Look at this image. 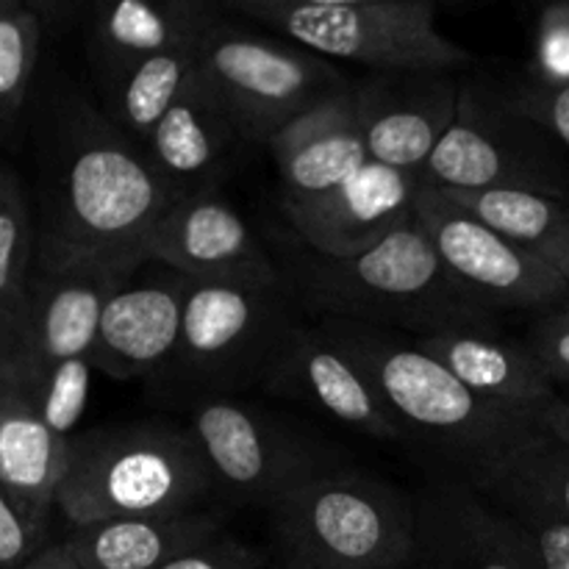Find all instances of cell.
I'll return each instance as SVG.
<instances>
[{
	"label": "cell",
	"mask_w": 569,
	"mask_h": 569,
	"mask_svg": "<svg viewBox=\"0 0 569 569\" xmlns=\"http://www.w3.org/2000/svg\"><path fill=\"white\" fill-rule=\"evenodd\" d=\"M28 122L37 270L128 278L148 264V239L172 203L148 159L59 67L33 89Z\"/></svg>",
	"instance_id": "obj_1"
},
{
	"label": "cell",
	"mask_w": 569,
	"mask_h": 569,
	"mask_svg": "<svg viewBox=\"0 0 569 569\" xmlns=\"http://www.w3.org/2000/svg\"><path fill=\"white\" fill-rule=\"evenodd\" d=\"M320 328L370 372L406 439L445 461V478L478 489L526 445L565 433V417L506 409L476 395L409 333L348 320H322Z\"/></svg>",
	"instance_id": "obj_2"
},
{
	"label": "cell",
	"mask_w": 569,
	"mask_h": 569,
	"mask_svg": "<svg viewBox=\"0 0 569 569\" xmlns=\"http://www.w3.org/2000/svg\"><path fill=\"white\" fill-rule=\"evenodd\" d=\"M292 295L322 320L420 333L456 326H492V311L470 298L439 261L426 228L406 222L376 248L337 259L283 244Z\"/></svg>",
	"instance_id": "obj_3"
},
{
	"label": "cell",
	"mask_w": 569,
	"mask_h": 569,
	"mask_svg": "<svg viewBox=\"0 0 569 569\" xmlns=\"http://www.w3.org/2000/svg\"><path fill=\"white\" fill-rule=\"evenodd\" d=\"M211 492V472L189 428L137 422L72 439L56 506L72 528H83L203 509Z\"/></svg>",
	"instance_id": "obj_4"
},
{
	"label": "cell",
	"mask_w": 569,
	"mask_h": 569,
	"mask_svg": "<svg viewBox=\"0 0 569 569\" xmlns=\"http://www.w3.org/2000/svg\"><path fill=\"white\" fill-rule=\"evenodd\" d=\"M270 515L289 569H403L415 556V500L359 472L306 478Z\"/></svg>",
	"instance_id": "obj_5"
},
{
	"label": "cell",
	"mask_w": 569,
	"mask_h": 569,
	"mask_svg": "<svg viewBox=\"0 0 569 569\" xmlns=\"http://www.w3.org/2000/svg\"><path fill=\"white\" fill-rule=\"evenodd\" d=\"M231 9L372 76L465 72L472 64L470 50L437 31V6L428 0H233Z\"/></svg>",
	"instance_id": "obj_6"
},
{
	"label": "cell",
	"mask_w": 569,
	"mask_h": 569,
	"mask_svg": "<svg viewBox=\"0 0 569 569\" xmlns=\"http://www.w3.org/2000/svg\"><path fill=\"white\" fill-rule=\"evenodd\" d=\"M298 326L287 281H187L181 348L170 370L203 389V398H226L264 381Z\"/></svg>",
	"instance_id": "obj_7"
},
{
	"label": "cell",
	"mask_w": 569,
	"mask_h": 569,
	"mask_svg": "<svg viewBox=\"0 0 569 569\" xmlns=\"http://www.w3.org/2000/svg\"><path fill=\"white\" fill-rule=\"evenodd\" d=\"M422 187L476 192V189H528L569 198V170L556 139L522 117L506 92L465 81L459 111L420 170Z\"/></svg>",
	"instance_id": "obj_8"
},
{
	"label": "cell",
	"mask_w": 569,
	"mask_h": 569,
	"mask_svg": "<svg viewBox=\"0 0 569 569\" xmlns=\"http://www.w3.org/2000/svg\"><path fill=\"white\" fill-rule=\"evenodd\" d=\"M200 72L231 117L239 139L264 148L311 106L350 87L322 56L295 42L239 31L228 22H220L206 39Z\"/></svg>",
	"instance_id": "obj_9"
},
{
	"label": "cell",
	"mask_w": 569,
	"mask_h": 569,
	"mask_svg": "<svg viewBox=\"0 0 569 569\" xmlns=\"http://www.w3.org/2000/svg\"><path fill=\"white\" fill-rule=\"evenodd\" d=\"M456 283L487 311H550L569 303V278L553 261L483 226L445 192L422 187L415 209Z\"/></svg>",
	"instance_id": "obj_10"
},
{
	"label": "cell",
	"mask_w": 569,
	"mask_h": 569,
	"mask_svg": "<svg viewBox=\"0 0 569 569\" xmlns=\"http://www.w3.org/2000/svg\"><path fill=\"white\" fill-rule=\"evenodd\" d=\"M189 431L198 439L214 492L231 503L272 511L306 478L331 470L315 445L228 395L200 398Z\"/></svg>",
	"instance_id": "obj_11"
},
{
	"label": "cell",
	"mask_w": 569,
	"mask_h": 569,
	"mask_svg": "<svg viewBox=\"0 0 569 569\" xmlns=\"http://www.w3.org/2000/svg\"><path fill=\"white\" fill-rule=\"evenodd\" d=\"M461 87L459 72H381L353 83L370 161L420 176L453 126Z\"/></svg>",
	"instance_id": "obj_12"
},
{
	"label": "cell",
	"mask_w": 569,
	"mask_h": 569,
	"mask_svg": "<svg viewBox=\"0 0 569 569\" xmlns=\"http://www.w3.org/2000/svg\"><path fill=\"white\" fill-rule=\"evenodd\" d=\"M422 181L415 172L367 161L333 192L303 203H281L295 239L322 256H359L415 220Z\"/></svg>",
	"instance_id": "obj_13"
},
{
	"label": "cell",
	"mask_w": 569,
	"mask_h": 569,
	"mask_svg": "<svg viewBox=\"0 0 569 569\" xmlns=\"http://www.w3.org/2000/svg\"><path fill=\"white\" fill-rule=\"evenodd\" d=\"M270 392L298 398L367 437L403 442L406 431L370 372L320 326H298L264 376Z\"/></svg>",
	"instance_id": "obj_14"
},
{
	"label": "cell",
	"mask_w": 569,
	"mask_h": 569,
	"mask_svg": "<svg viewBox=\"0 0 569 569\" xmlns=\"http://www.w3.org/2000/svg\"><path fill=\"white\" fill-rule=\"evenodd\" d=\"M144 259L187 281H283L222 192L170 203L150 233Z\"/></svg>",
	"instance_id": "obj_15"
},
{
	"label": "cell",
	"mask_w": 569,
	"mask_h": 569,
	"mask_svg": "<svg viewBox=\"0 0 569 569\" xmlns=\"http://www.w3.org/2000/svg\"><path fill=\"white\" fill-rule=\"evenodd\" d=\"M128 278L100 270L33 272L31 306L14 348L0 353V367L22 381L70 361H92L106 300Z\"/></svg>",
	"instance_id": "obj_16"
},
{
	"label": "cell",
	"mask_w": 569,
	"mask_h": 569,
	"mask_svg": "<svg viewBox=\"0 0 569 569\" xmlns=\"http://www.w3.org/2000/svg\"><path fill=\"white\" fill-rule=\"evenodd\" d=\"M417 569H533L509 517L470 483L442 478L415 498Z\"/></svg>",
	"instance_id": "obj_17"
},
{
	"label": "cell",
	"mask_w": 569,
	"mask_h": 569,
	"mask_svg": "<svg viewBox=\"0 0 569 569\" xmlns=\"http://www.w3.org/2000/svg\"><path fill=\"white\" fill-rule=\"evenodd\" d=\"M411 339L481 398L506 409L565 417V395L526 339L517 342L492 326H456Z\"/></svg>",
	"instance_id": "obj_18"
},
{
	"label": "cell",
	"mask_w": 569,
	"mask_h": 569,
	"mask_svg": "<svg viewBox=\"0 0 569 569\" xmlns=\"http://www.w3.org/2000/svg\"><path fill=\"white\" fill-rule=\"evenodd\" d=\"M187 278L122 283L106 300L94 342V370L114 381L148 378L176 361L183 333Z\"/></svg>",
	"instance_id": "obj_19"
},
{
	"label": "cell",
	"mask_w": 569,
	"mask_h": 569,
	"mask_svg": "<svg viewBox=\"0 0 569 569\" xmlns=\"http://www.w3.org/2000/svg\"><path fill=\"white\" fill-rule=\"evenodd\" d=\"M239 133L200 67L150 137L144 159L172 203L220 192Z\"/></svg>",
	"instance_id": "obj_20"
},
{
	"label": "cell",
	"mask_w": 569,
	"mask_h": 569,
	"mask_svg": "<svg viewBox=\"0 0 569 569\" xmlns=\"http://www.w3.org/2000/svg\"><path fill=\"white\" fill-rule=\"evenodd\" d=\"M281 176V203H303L333 192L370 161L356 114L353 87L331 92L289 122L267 144Z\"/></svg>",
	"instance_id": "obj_21"
},
{
	"label": "cell",
	"mask_w": 569,
	"mask_h": 569,
	"mask_svg": "<svg viewBox=\"0 0 569 569\" xmlns=\"http://www.w3.org/2000/svg\"><path fill=\"white\" fill-rule=\"evenodd\" d=\"M214 6L203 0H120L92 11L87 53L98 87L150 56L194 48L220 26Z\"/></svg>",
	"instance_id": "obj_22"
},
{
	"label": "cell",
	"mask_w": 569,
	"mask_h": 569,
	"mask_svg": "<svg viewBox=\"0 0 569 569\" xmlns=\"http://www.w3.org/2000/svg\"><path fill=\"white\" fill-rule=\"evenodd\" d=\"M72 439L44 422L14 372L0 370V492L42 522L59 509L56 498L70 470Z\"/></svg>",
	"instance_id": "obj_23"
},
{
	"label": "cell",
	"mask_w": 569,
	"mask_h": 569,
	"mask_svg": "<svg viewBox=\"0 0 569 569\" xmlns=\"http://www.w3.org/2000/svg\"><path fill=\"white\" fill-rule=\"evenodd\" d=\"M217 533H222L220 517L194 509L72 528L64 542L89 569H161Z\"/></svg>",
	"instance_id": "obj_24"
},
{
	"label": "cell",
	"mask_w": 569,
	"mask_h": 569,
	"mask_svg": "<svg viewBox=\"0 0 569 569\" xmlns=\"http://www.w3.org/2000/svg\"><path fill=\"white\" fill-rule=\"evenodd\" d=\"M203 44L150 56L114 81L98 87L103 114L142 156L159 122L200 67Z\"/></svg>",
	"instance_id": "obj_25"
},
{
	"label": "cell",
	"mask_w": 569,
	"mask_h": 569,
	"mask_svg": "<svg viewBox=\"0 0 569 569\" xmlns=\"http://www.w3.org/2000/svg\"><path fill=\"white\" fill-rule=\"evenodd\" d=\"M476 492L515 517L569 522V439L526 445Z\"/></svg>",
	"instance_id": "obj_26"
},
{
	"label": "cell",
	"mask_w": 569,
	"mask_h": 569,
	"mask_svg": "<svg viewBox=\"0 0 569 569\" xmlns=\"http://www.w3.org/2000/svg\"><path fill=\"white\" fill-rule=\"evenodd\" d=\"M439 192L476 214L483 226L545 256L561 270L569 242V198L528 192V189H476V192L439 189Z\"/></svg>",
	"instance_id": "obj_27"
},
{
	"label": "cell",
	"mask_w": 569,
	"mask_h": 569,
	"mask_svg": "<svg viewBox=\"0 0 569 569\" xmlns=\"http://www.w3.org/2000/svg\"><path fill=\"white\" fill-rule=\"evenodd\" d=\"M37 272V222L26 183L11 167L0 172V353L14 348Z\"/></svg>",
	"instance_id": "obj_28"
},
{
	"label": "cell",
	"mask_w": 569,
	"mask_h": 569,
	"mask_svg": "<svg viewBox=\"0 0 569 569\" xmlns=\"http://www.w3.org/2000/svg\"><path fill=\"white\" fill-rule=\"evenodd\" d=\"M44 20L33 3H0V133L11 139L31 109Z\"/></svg>",
	"instance_id": "obj_29"
},
{
	"label": "cell",
	"mask_w": 569,
	"mask_h": 569,
	"mask_svg": "<svg viewBox=\"0 0 569 569\" xmlns=\"http://www.w3.org/2000/svg\"><path fill=\"white\" fill-rule=\"evenodd\" d=\"M526 76L533 87H569V0L545 6L537 14Z\"/></svg>",
	"instance_id": "obj_30"
},
{
	"label": "cell",
	"mask_w": 569,
	"mask_h": 569,
	"mask_svg": "<svg viewBox=\"0 0 569 569\" xmlns=\"http://www.w3.org/2000/svg\"><path fill=\"white\" fill-rule=\"evenodd\" d=\"M48 528L50 522L37 520L9 495L0 492V567L22 569L31 565L39 553L50 548Z\"/></svg>",
	"instance_id": "obj_31"
},
{
	"label": "cell",
	"mask_w": 569,
	"mask_h": 569,
	"mask_svg": "<svg viewBox=\"0 0 569 569\" xmlns=\"http://www.w3.org/2000/svg\"><path fill=\"white\" fill-rule=\"evenodd\" d=\"M526 345L556 389H567L565 398H569V303L542 311L528 331Z\"/></svg>",
	"instance_id": "obj_32"
},
{
	"label": "cell",
	"mask_w": 569,
	"mask_h": 569,
	"mask_svg": "<svg viewBox=\"0 0 569 569\" xmlns=\"http://www.w3.org/2000/svg\"><path fill=\"white\" fill-rule=\"evenodd\" d=\"M503 515L509 517L511 537L526 550L533 569H569V522L528 520L509 511Z\"/></svg>",
	"instance_id": "obj_33"
},
{
	"label": "cell",
	"mask_w": 569,
	"mask_h": 569,
	"mask_svg": "<svg viewBox=\"0 0 569 569\" xmlns=\"http://www.w3.org/2000/svg\"><path fill=\"white\" fill-rule=\"evenodd\" d=\"M506 98L522 117L542 126L556 142L569 148V87L545 89L522 83V87L509 89Z\"/></svg>",
	"instance_id": "obj_34"
},
{
	"label": "cell",
	"mask_w": 569,
	"mask_h": 569,
	"mask_svg": "<svg viewBox=\"0 0 569 569\" xmlns=\"http://www.w3.org/2000/svg\"><path fill=\"white\" fill-rule=\"evenodd\" d=\"M264 559L256 548L242 545L239 539L217 533L209 542L187 550L178 559L167 561L161 569H261Z\"/></svg>",
	"instance_id": "obj_35"
},
{
	"label": "cell",
	"mask_w": 569,
	"mask_h": 569,
	"mask_svg": "<svg viewBox=\"0 0 569 569\" xmlns=\"http://www.w3.org/2000/svg\"><path fill=\"white\" fill-rule=\"evenodd\" d=\"M22 569H89V567L78 559V553L70 548V545L59 542V545H50L44 553H39L31 565H26Z\"/></svg>",
	"instance_id": "obj_36"
},
{
	"label": "cell",
	"mask_w": 569,
	"mask_h": 569,
	"mask_svg": "<svg viewBox=\"0 0 569 569\" xmlns=\"http://www.w3.org/2000/svg\"><path fill=\"white\" fill-rule=\"evenodd\" d=\"M561 437L569 439V398H565V433Z\"/></svg>",
	"instance_id": "obj_37"
},
{
	"label": "cell",
	"mask_w": 569,
	"mask_h": 569,
	"mask_svg": "<svg viewBox=\"0 0 569 569\" xmlns=\"http://www.w3.org/2000/svg\"><path fill=\"white\" fill-rule=\"evenodd\" d=\"M561 270H565V276L569 278V242H567V250H565V261H561Z\"/></svg>",
	"instance_id": "obj_38"
}]
</instances>
